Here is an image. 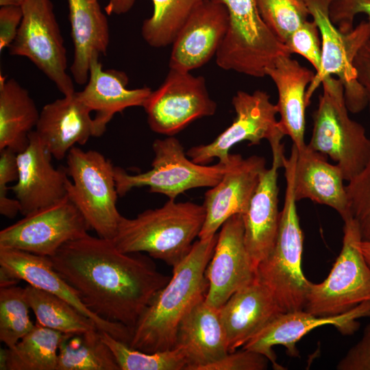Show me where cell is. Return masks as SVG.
Listing matches in <instances>:
<instances>
[{"instance_id":"1","label":"cell","mask_w":370,"mask_h":370,"mask_svg":"<svg viewBox=\"0 0 370 370\" xmlns=\"http://www.w3.org/2000/svg\"><path fill=\"white\" fill-rule=\"evenodd\" d=\"M49 258L92 312L125 325L132 335L144 310L171 278L141 253L122 252L112 240L88 234Z\"/></svg>"},{"instance_id":"2","label":"cell","mask_w":370,"mask_h":370,"mask_svg":"<svg viewBox=\"0 0 370 370\" xmlns=\"http://www.w3.org/2000/svg\"><path fill=\"white\" fill-rule=\"evenodd\" d=\"M217 236L194 242L189 253L173 267L169 282L154 296L134 328L131 348L147 353L174 348L181 320L206 297L208 283L205 271Z\"/></svg>"},{"instance_id":"3","label":"cell","mask_w":370,"mask_h":370,"mask_svg":"<svg viewBox=\"0 0 370 370\" xmlns=\"http://www.w3.org/2000/svg\"><path fill=\"white\" fill-rule=\"evenodd\" d=\"M205 217L203 205L169 199L135 218L122 216L112 241L122 252H146L173 267L190 251Z\"/></svg>"},{"instance_id":"4","label":"cell","mask_w":370,"mask_h":370,"mask_svg":"<svg viewBox=\"0 0 370 370\" xmlns=\"http://www.w3.org/2000/svg\"><path fill=\"white\" fill-rule=\"evenodd\" d=\"M298 151L293 145L282 158L286 193L274 246L256 267V278L272 293L283 312L304 310L310 282L301 267L304 234L299 225L294 194Z\"/></svg>"},{"instance_id":"5","label":"cell","mask_w":370,"mask_h":370,"mask_svg":"<svg viewBox=\"0 0 370 370\" xmlns=\"http://www.w3.org/2000/svg\"><path fill=\"white\" fill-rule=\"evenodd\" d=\"M322 84L323 92L312 114L313 128L307 146L336 162L348 182L370 160V139L364 127L348 115L341 81L328 76Z\"/></svg>"},{"instance_id":"6","label":"cell","mask_w":370,"mask_h":370,"mask_svg":"<svg viewBox=\"0 0 370 370\" xmlns=\"http://www.w3.org/2000/svg\"><path fill=\"white\" fill-rule=\"evenodd\" d=\"M111 161L95 150L73 147L66 155L67 196L97 236L112 240L122 217Z\"/></svg>"},{"instance_id":"7","label":"cell","mask_w":370,"mask_h":370,"mask_svg":"<svg viewBox=\"0 0 370 370\" xmlns=\"http://www.w3.org/2000/svg\"><path fill=\"white\" fill-rule=\"evenodd\" d=\"M334 0H305L310 16L321 38V64L309 84L306 94L307 106L323 79L336 75L343 86L347 110L356 114L367 106L365 90L358 79L354 61L362 46L370 39L367 21H361L352 31L344 33L332 21L330 7Z\"/></svg>"},{"instance_id":"8","label":"cell","mask_w":370,"mask_h":370,"mask_svg":"<svg viewBox=\"0 0 370 370\" xmlns=\"http://www.w3.org/2000/svg\"><path fill=\"white\" fill-rule=\"evenodd\" d=\"M226 7L229 27L216 55L217 64L254 77L280 55H291L263 21L256 0H218Z\"/></svg>"},{"instance_id":"9","label":"cell","mask_w":370,"mask_h":370,"mask_svg":"<svg viewBox=\"0 0 370 370\" xmlns=\"http://www.w3.org/2000/svg\"><path fill=\"white\" fill-rule=\"evenodd\" d=\"M152 148L154 158L150 170L129 174L121 167H114L119 197L125 196L134 188L148 186L151 193L163 194L175 200L190 189L215 186L227 169L228 163L203 165L193 162L173 136L156 139Z\"/></svg>"},{"instance_id":"10","label":"cell","mask_w":370,"mask_h":370,"mask_svg":"<svg viewBox=\"0 0 370 370\" xmlns=\"http://www.w3.org/2000/svg\"><path fill=\"white\" fill-rule=\"evenodd\" d=\"M343 221L340 254L325 280L308 288L304 310L315 316L343 314L370 301V267L360 249L359 227L352 217Z\"/></svg>"},{"instance_id":"11","label":"cell","mask_w":370,"mask_h":370,"mask_svg":"<svg viewBox=\"0 0 370 370\" xmlns=\"http://www.w3.org/2000/svg\"><path fill=\"white\" fill-rule=\"evenodd\" d=\"M232 103L236 112L232 124L210 143L190 148L188 157L199 164L207 165L214 158L226 164L230 160V151L236 144L247 140L249 145H258L266 139L273 156L282 158L281 140L285 134L276 119L278 107L271 103L270 95L260 90L253 93L238 90Z\"/></svg>"},{"instance_id":"12","label":"cell","mask_w":370,"mask_h":370,"mask_svg":"<svg viewBox=\"0 0 370 370\" xmlns=\"http://www.w3.org/2000/svg\"><path fill=\"white\" fill-rule=\"evenodd\" d=\"M23 19L10 54L29 59L64 95L75 91L66 50L51 0H25Z\"/></svg>"},{"instance_id":"13","label":"cell","mask_w":370,"mask_h":370,"mask_svg":"<svg viewBox=\"0 0 370 370\" xmlns=\"http://www.w3.org/2000/svg\"><path fill=\"white\" fill-rule=\"evenodd\" d=\"M143 108L150 129L171 136L194 121L213 115L217 105L210 97L203 76L169 69L162 84L151 91Z\"/></svg>"},{"instance_id":"14","label":"cell","mask_w":370,"mask_h":370,"mask_svg":"<svg viewBox=\"0 0 370 370\" xmlns=\"http://www.w3.org/2000/svg\"><path fill=\"white\" fill-rule=\"evenodd\" d=\"M90 229L67 196L1 230L0 247L51 257L66 243L86 236Z\"/></svg>"},{"instance_id":"15","label":"cell","mask_w":370,"mask_h":370,"mask_svg":"<svg viewBox=\"0 0 370 370\" xmlns=\"http://www.w3.org/2000/svg\"><path fill=\"white\" fill-rule=\"evenodd\" d=\"M370 317V301L362 302L350 310L337 315L315 316L304 310L281 312L272 319L256 334L250 338L242 349L253 351L264 356L273 369L284 368L276 362L273 350L275 345L286 348L291 357L299 356L297 343L315 328L332 325L343 335H352L360 326V318Z\"/></svg>"},{"instance_id":"16","label":"cell","mask_w":370,"mask_h":370,"mask_svg":"<svg viewBox=\"0 0 370 370\" xmlns=\"http://www.w3.org/2000/svg\"><path fill=\"white\" fill-rule=\"evenodd\" d=\"M221 227L205 271L208 283L205 301L217 308L256 279V269L245 245L242 214L232 216Z\"/></svg>"},{"instance_id":"17","label":"cell","mask_w":370,"mask_h":370,"mask_svg":"<svg viewBox=\"0 0 370 370\" xmlns=\"http://www.w3.org/2000/svg\"><path fill=\"white\" fill-rule=\"evenodd\" d=\"M0 273L15 281L23 280L32 286L56 295L92 319L100 331L129 345L132 332L125 325L101 319L82 302L76 290L54 269L49 257L27 251L0 247Z\"/></svg>"},{"instance_id":"18","label":"cell","mask_w":370,"mask_h":370,"mask_svg":"<svg viewBox=\"0 0 370 370\" xmlns=\"http://www.w3.org/2000/svg\"><path fill=\"white\" fill-rule=\"evenodd\" d=\"M265 164L262 156L243 158L240 154H231L222 178L205 193L206 217L199 239L213 236L230 217L245 212Z\"/></svg>"},{"instance_id":"19","label":"cell","mask_w":370,"mask_h":370,"mask_svg":"<svg viewBox=\"0 0 370 370\" xmlns=\"http://www.w3.org/2000/svg\"><path fill=\"white\" fill-rule=\"evenodd\" d=\"M52 156L35 130L29 134L27 147L17 153L18 179L11 186L21 205V213L27 215L67 197L70 180L65 167L56 169Z\"/></svg>"},{"instance_id":"20","label":"cell","mask_w":370,"mask_h":370,"mask_svg":"<svg viewBox=\"0 0 370 370\" xmlns=\"http://www.w3.org/2000/svg\"><path fill=\"white\" fill-rule=\"evenodd\" d=\"M226 7L205 0L188 18L172 43L169 69L190 72L216 55L229 27Z\"/></svg>"},{"instance_id":"21","label":"cell","mask_w":370,"mask_h":370,"mask_svg":"<svg viewBox=\"0 0 370 370\" xmlns=\"http://www.w3.org/2000/svg\"><path fill=\"white\" fill-rule=\"evenodd\" d=\"M99 56L95 53L92 56L88 82L82 91L75 92L79 100L96 112L93 119L97 137L103 134L116 114L129 108L143 107L152 91L147 86L127 88V74L116 69L104 70Z\"/></svg>"},{"instance_id":"22","label":"cell","mask_w":370,"mask_h":370,"mask_svg":"<svg viewBox=\"0 0 370 370\" xmlns=\"http://www.w3.org/2000/svg\"><path fill=\"white\" fill-rule=\"evenodd\" d=\"M75 92L45 105L35 127L52 157L58 160L64 158L75 145H83L90 137H97L92 111Z\"/></svg>"},{"instance_id":"23","label":"cell","mask_w":370,"mask_h":370,"mask_svg":"<svg viewBox=\"0 0 370 370\" xmlns=\"http://www.w3.org/2000/svg\"><path fill=\"white\" fill-rule=\"evenodd\" d=\"M282 158L273 157L271 166L262 172L248 208L242 215L245 245L256 270L272 250L278 235L280 217L278 177V169L283 166Z\"/></svg>"},{"instance_id":"24","label":"cell","mask_w":370,"mask_h":370,"mask_svg":"<svg viewBox=\"0 0 370 370\" xmlns=\"http://www.w3.org/2000/svg\"><path fill=\"white\" fill-rule=\"evenodd\" d=\"M174 347L181 349L186 370H201L228 353L227 339L219 308L199 300L184 315L177 330Z\"/></svg>"},{"instance_id":"25","label":"cell","mask_w":370,"mask_h":370,"mask_svg":"<svg viewBox=\"0 0 370 370\" xmlns=\"http://www.w3.org/2000/svg\"><path fill=\"white\" fill-rule=\"evenodd\" d=\"M219 310L229 353L243 347L272 319L283 312L270 290L256 278L234 293Z\"/></svg>"},{"instance_id":"26","label":"cell","mask_w":370,"mask_h":370,"mask_svg":"<svg viewBox=\"0 0 370 370\" xmlns=\"http://www.w3.org/2000/svg\"><path fill=\"white\" fill-rule=\"evenodd\" d=\"M314 74L292 59L291 55L279 56L265 70V75L273 80L277 88L279 124L298 151L306 145L304 142L306 94Z\"/></svg>"},{"instance_id":"27","label":"cell","mask_w":370,"mask_h":370,"mask_svg":"<svg viewBox=\"0 0 370 370\" xmlns=\"http://www.w3.org/2000/svg\"><path fill=\"white\" fill-rule=\"evenodd\" d=\"M344 180L339 166L328 162L325 155L310 149L307 145L298 151L294 177L297 201L309 199L328 206L345 221L352 215Z\"/></svg>"},{"instance_id":"28","label":"cell","mask_w":370,"mask_h":370,"mask_svg":"<svg viewBox=\"0 0 370 370\" xmlns=\"http://www.w3.org/2000/svg\"><path fill=\"white\" fill-rule=\"evenodd\" d=\"M99 0H67L73 58L70 71L74 82L86 84L93 54L106 55L110 42V29Z\"/></svg>"},{"instance_id":"29","label":"cell","mask_w":370,"mask_h":370,"mask_svg":"<svg viewBox=\"0 0 370 370\" xmlns=\"http://www.w3.org/2000/svg\"><path fill=\"white\" fill-rule=\"evenodd\" d=\"M40 112L29 94L14 79L0 75V150L16 153L28 145Z\"/></svg>"},{"instance_id":"30","label":"cell","mask_w":370,"mask_h":370,"mask_svg":"<svg viewBox=\"0 0 370 370\" xmlns=\"http://www.w3.org/2000/svg\"><path fill=\"white\" fill-rule=\"evenodd\" d=\"M63 333L35 323L12 347L1 350V370H57Z\"/></svg>"},{"instance_id":"31","label":"cell","mask_w":370,"mask_h":370,"mask_svg":"<svg viewBox=\"0 0 370 370\" xmlns=\"http://www.w3.org/2000/svg\"><path fill=\"white\" fill-rule=\"evenodd\" d=\"M57 370H120L100 330L64 334L60 343Z\"/></svg>"},{"instance_id":"32","label":"cell","mask_w":370,"mask_h":370,"mask_svg":"<svg viewBox=\"0 0 370 370\" xmlns=\"http://www.w3.org/2000/svg\"><path fill=\"white\" fill-rule=\"evenodd\" d=\"M25 292L36 323L40 325L63 334L98 329L92 319L62 298L29 284L25 287Z\"/></svg>"},{"instance_id":"33","label":"cell","mask_w":370,"mask_h":370,"mask_svg":"<svg viewBox=\"0 0 370 370\" xmlns=\"http://www.w3.org/2000/svg\"><path fill=\"white\" fill-rule=\"evenodd\" d=\"M153 13L141 27L144 40L151 47L172 45L180 29L205 0H151Z\"/></svg>"},{"instance_id":"34","label":"cell","mask_w":370,"mask_h":370,"mask_svg":"<svg viewBox=\"0 0 370 370\" xmlns=\"http://www.w3.org/2000/svg\"><path fill=\"white\" fill-rule=\"evenodd\" d=\"M102 340L113 353L120 370H186L188 365L182 350L147 353L131 348L109 333L100 331Z\"/></svg>"},{"instance_id":"35","label":"cell","mask_w":370,"mask_h":370,"mask_svg":"<svg viewBox=\"0 0 370 370\" xmlns=\"http://www.w3.org/2000/svg\"><path fill=\"white\" fill-rule=\"evenodd\" d=\"M25 288L15 285L0 288V341L14 347L34 326L29 316Z\"/></svg>"},{"instance_id":"36","label":"cell","mask_w":370,"mask_h":370,"mask_svg":"<svg viewBox=\"0 0 370 370\" xmlns=\"http://www.w3.org/2000/svg\"><path fill=\"white\" fill-rule=\"evenodd\" d=\"M263 21L284 45L310 15L305 0H256Z\"/></svg>"},{"instance_id":"37","label":"cell","mask_w":370,"mask_h":370,"mask_svg":"<svg viewBox=\"0 0 370 370\" xmlns=\"http://www.w3.org/2000/svg\"><path fill=\"white\" fill-rule=\"evenodd\" d=\"M349 210L362 241H370V160L345 186Z\"/></svg>"},{"instance_id":"38","label":"cell","mask_w":370,"mask_h":370,"mask_svg":"<svg viewBox=\"0 0 370 370\" xmlns=\"http://www.w3.org/2000/svg\"><path fill=\"white\" fill-rule=\"evenodd\" d=\"M320 33L317 23L307 21L295 30L284 44L289 53H297L306 59L317 72L321 64Z\"/></svg>"},{"instance_id":"39","label":"cell","mask_w":370,"mask_h":370,"mask_svg":"<svg viewBox=\"0 0 370 370\" xmlns=\"http://www.w3.org/2000/svg\"><path fill=\"white\" fill-rule=\"evenodd\" d=\"M269 360L262 354L242 349L228 353L221 359L204 367L201 370H264Z\"/></svg>"},{"instance_id":"40","label":"cell","mask_w":370,"mask_h":370,"mask_svg":"<svg viewBox=\"0 0 370 370\" xmlns=\"http://www.w3.org/2000/svg\"><path fill=\"white\" fill-rule=\"evenodd\" d=\"M358 14L367 16L370 27V0H334L330 7L332 21L344 33L354 29V19Z\"/></svg>"},{"instance_id":"41","label":"cell","mask_w":370,"mask_h":370,"mask_svg":"<svg viewBox=\"0 0 370 370\" xmlns=\"http://www.w3.org/2000/svg\"><path fill=\"white\" fill-rule=\"evenodd\" d=\"M338 370H370V323L360 340L352 347L336 365Z\"/></svg>"},{"instance_id":"42","label":"cell","mask_w":370,"mask_h":370,"mask_svg":"<svg viewBox=\"0 0 370 370\" xmlns=\"http://www.w3.org/2000/svg\"><path fill=\"white\" fill-rule=\"evenodd\" d=\"M21 6L5 5L0 8V51L9 48L14 40L23 19Z\"/></svg>"},{"instance_id":"43","label":"cell","mask_w":370,"mask_h":370,"mask_svg":"<svg viewBox=\"0 0 370 370\" xmlns=\"http://www.w3.org/2000/svg\"><path fill=\"white\" fill-rule=\"evenodd\" d=\"M17 153L5 148L0 150V200L8 197V184L18 179Z\"/></svg>"},{"instance_id":"44","label":"cell","mask_w":370,"mask_h":370,"mask_svg":"<svg viewBox=\"0 0 370 370\" xmlns=\"http://www.w3.org/2000/svg\"><path fill=\"white\" fill-rule=\"evenodd\" d=\"M354 66L357 72L358 79L365 90L370 114V39L357 53Z\"/></svg>"},{"instance_id":"45","label":"cell","mask_w":370,"mask_h":370,"mask_svg":"<svg viewBox=\"0 0 370 370\" xmlns=\"http://www.w3.org/2000/svg\"><path fill=\"white\" fill-rule=\"evenodd\" d=\"M136 0H108L104 10L108 15H121L128 12Z\"/></svg>"},{"instance_id":"46","label":"cell","mask_w":370,"mask_h":370,"mask_svg":"<svg viewBox=\"0 0 370 370\" xmlns=\"http://www.w3.org/2000/svg\"><path fill=\"white\" fill-rule=\"evenodd\" d=\"M359 246L365 259L370 267V241L362 240Z\"/></svg>"},{"instance_id":"47","label":"cell","mask_w":370,"mask_h":370,"mask_svg":"<svg viewBox=\"0 0 370 370\" xmlns=\"http://www.w3.org/2000/svg\"><path fill=\"white\" fill-rule=\"evenodd\" d=\"M25 0H0V5H18L22 6Z\"/></svg>"}]
</instances>
